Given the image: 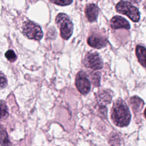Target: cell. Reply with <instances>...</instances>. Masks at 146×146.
<instances>
[{
	"label": "cell",
	"mask_w": 146,
	"mask_h": 146,
	"mask_svg": "<svg viewBox=\"0 0 146 146\" xmlns=\"http://www.w3.org/2000/svg\"><path fill=\"white\" fill-rule=\"evenodd\" d=\"M111 117L116 126L123 127L129 124L131 115L127 104L121 99L119 98L113 103L111 111Z\"/></svg>",
	"instance_id": "1"
},
{
	"label": "cell",
	"mask_w": 146,
	"mask_h": 146,
	"mask_svg": "<svg viewBox=\"0 0 146 146\" xmlns=\"http://www.w3.org/2000/svg\"><path fill=\"white\" fill-rule=\"evenodd\" d=\"M55 22L60 29V36L64 39H68L73 32V23L69 17L64 13H59L57 15Z\"/></svg>",
	"instance_id": "2"
},
{
	"label": "cell",
	"mask_w": 146,
	"mask_h": 146,
	"mask_svg": "<svg viewBox=\"0 0 146 146\" xmlns=\"http://www.w3.org/2000/svg\"><path fill=\"white\" fill-rule=\"evenodd\" d=\"M117 12L125 15L132 21L137 22L140 19V13L138 9L128 2L121 1L116 5Z\"/></svg>",
	"instance_id": "3"
},
{
	"label": "cell",
	"mask_w": 146,
	"mask_h": 146,
	"mask_svg": "<svg viewBox=\"0 0 146 146\" xmlns=\"http://www.w3.org/2000/svg\"><path fill=\"white\" fill-rule=\"evenodd\" d=\"M22 31L27 38L36 40H40L43 35L41 27L31 21H27L23 23Z\"/></svg>",
	"instance_id": "4"
},
{
	"label": "cell",
	"mask_w": 146,
	"mask_h": 146,
	"mask_svg": "<svg viewBox=\"0 0 146 146\" xmlns=\"http://www.w3.org/2000/svg\"><path fill=\"white\" fill-rule=\"evenodd\" d=\"M83 63L85 67L93 70H100L103 67V62L99 54L96 52H87L85 55Z\"/></svg>",
	"instance_id": "5"
},
{
	"label": "cell",
	"mask_w": 146,
	"mask_h": 146,
	"mask_svg": "<svg viewBox=\"0 0 146 146\" xmlns=\"http://www.w3.org/2000/svg\"><path fill=\"white\" fill-rule=\"evenodd\" d=\"M75 85L78 91L83 95L88 93L91 88V83L83 71H80L75 79Z\"/></svg>",
	"instance_id": "6"
},
{
	"label": "cell",
	"mask_w": 146,
	"mask_h": 146,
	"mask_svg": "<svg viewBox=\"0 0 146 146\" xmlns=\"http://www.w3.org/2000/svg\"><path fill=\"white\" fill-rule=\"evenodd\" d=\"M107 43V39L99 34H92L87 39V43L95 48H103L106 46Z\"/></svg>",
	"instance_id": "7"
},
{
	"label": "cell",
	"mask_w": 146,
	"mask_h": 146,
	"mask_svg": "<svg viewBox=\"0 0 146 146\" xmlns=\"http://www.w3.org/2000/svg\"><path fill=\"white\" fill-rule=\"evenodd\" d=\"M111 27L113 29H129L130 25L129 22L123 17L116 15L113 17L110 21Z\"/></svg>",
	"instance_id": "8"
},
{
	"label": "cell",
	"mask_w": 146,
	"mask_h": 146,
	"mask_svg": "<svg viewBox=\"0 0 146 146\" xmlns=\"http://www.w3.org/2000/svg\"><path fill=\"white\" fill-rule=\"evenodd\" d=\"M99 14L98 7L93 3L88 4L85 9V14L88 21L92 22L96 21Z\"/></svg>",
	"instance_id": "9"
},
{
	"label": "cell",
	"mask_w": 146,
	"mask_h": 146,
	"mask_svg": "<svg viewBox=\"0 0 146 146\" xmlns=\"http://www.w3.org/2000/svg\"><path fill=\"white\" fill-rule=\"evenodd\" d=\"M136 54L139 63L145 67V48L141 45H137L136 47Z\"/></svg>",
	"instance_id": "10"
},
{
	"label": "cell",
	"mask_w": 146,
	"mask_h": 146,
	"mask_svg": "<svg viewBox=\"0 0 146 146\" xmlns=\"http://www.w3.org/2000/svg\"><path fill=\"white\" fill-rule=\"evenodd\" d=\"M130 103L133 110L138 111L142 108L144 102L142 99L137 96H133L130 99Z\"/></svg>",
	"instance_id": "11"
},
{
	"label": "cell",
	"mask_w": 146,
	"mask_h": 146,
	"mask_svg": "<svg viewBox=\"0 0 146 146\" xmlns=\"http://www.w3.org/2000/svg\"><path fill=\"white\" fill-rule=\"evenodd\" d=\"M9 116L8 108L5 102L0 100V121L5 120Z\"/></svg>",
	"instance_id": "12"
},
{
	"label": "cell",
	"mask_w": 146,
	"mask_h": 146,
	"mask_svg": "<svg viewBox=\"0 0 146 146\" xmlns=\"http://www.w3.org/2000/svg\"><path fill=\"white\" fill-rule=\"evenodd\" d=\"M9 144H10V143L7 137V135L3 129V127L0 125V145Z\"/></svg>",
	"instance_id": "13"
},
{
	"label": "cell",
	"mask_w": 146,
	"mask_h": 146,
	"mask_svg": "<svg viewBox=\"0 0 146 146\" xmlns=\"http://www.w3.org/2000/svg\"><path fill=\"white\" fill-rule=\"evenodd\" d=\"M5 57L7 58V59L11 62H13L15 61L17 59V55L14 52V51L12 50H9L5 52Z\"/></svg>",
	"instance_id": "14"
},
{
	"label": "cell",
	"mask_w": 146,
	"mask_h": 146,
	"mask_svg": "<svg viewBox=\"0 0 146 146\" xmlns=\"http://www.w3.org/2000/svg\"><path fill=\"white\" fill-rule=\"evenodd\" d=\"M51 2L59 6H67L72 2V0H50Z\"/></svg>",
	"instance_id": "15"
},
{
	"label": "cell",
	"mask_w": 146,
	"mask_h": 146,
	"mask_svg": "<svg viewBox=\"0 0 146 146\" xmlns=\"http://www.w3.org/2000/svg\"><path fill=\"white\" fill-rule=\"evenodd\" d=\"M7 84V80L6 76L0 72V89L4 88Z\"/></svg>",
	"instance_id": "16"
}]
</instances>
